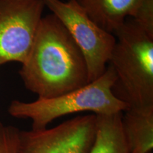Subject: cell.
<instances>
[{"mask_svg":"<svg viewBox=\"0 0 153 153\" xmlns=\"http://www.w3.org/2000/svg\"><path fill=\"white\" fill-rule=\"evenodd\" d=\"M22 65L25 87L38 98L57 97L89 83L85 57L53 14L41 19Z\"/></svg>","mask_w":153,"mask_h":153,"instance_id":"cell-1","label":"cell"},{"mask_svg":"<svg viewBox=\"0 0 153 153\" xmlns=\"http://www.w3.org/2000/svg\"><path fill=\"white\" fill-rule=\"evenodd\" d=\"M114 35L108 65L116 76L114 95L129 108L153 106V36L131 18Z\"/></svg>","mask_w":153,"mask_h":153,"instance_id":"cell-2","label":"cell"},{"mask_svg":"<svg viewBox=\"0 0 153 153\" xmlns=\"http://www.w3.org/2000/svg\"><path fill=\"white\" fill-rule=\"evenodd\" d=\"M115 81L114 71L108 65L102 75L79 89L52 98H38L31 102L13 100L8 112L14 118L31 120L33 130L46 128L57 118L75 113H123L129 106L114 95L112 88Z\"/></svg>","mask_w":153,"mask_h":153,"instance_id":"cell-3","label":"cell"},{"mask_svg":"<svg viewBox=\"0 0 153 153\" xmlns=\"http://www.w3.org/2000/svg\"><path fill=\"white\" fill-rule=\"evenodd\" d=\"M45 7L64 25L83 54L89 82L106 71L116 42L114 34L99 26L88 16L76 0H43Z\"/></svg>","mask_w":153,"mask_h":153,"instance_id":"cell-4","label":"cell"},{"mask_svg":"<svg viewBox=\"0 0 153 153\" xmlns=\"http://www.w3.org/2000/svg\"><path fill=\"white\" fill-rule=\"evenodd\" d=\"M45 7L43 0H0V65L25 60Z\"/></svg>","mask_w":153,"mask_h":153,"instance_id":"cell-5","label":"cell"},{"mask_svg":"<svg viewBox=\"0 0 153 153\" xmlns=\"http://www.w3.org/2000/svg\"><path fill=\"white\" fill-rule=\"evenodd\" d=\"M96 132V114L76 116L52 128L20 131L16 153H89Z\"/></svg>","mask_w":153,"mask_h":153,"instance_id":"cell-6","label":"cell"},{"mask_svg":"<svg viewBox=\"0 0 153 153\" xmlns=\"http://www.w3.org/2000/svg\"><path fill=\"white\" fill-rule=\"evenodd\" d=\"M122 126L128 153L152 152L153 106L125 111Z\"/></svg>","mask_w":153,"mask_h":153,"instance_id":"cell-7","label":"cell"},{"mask_svg":"<svg viewBox=\"0 0 153 153\" xmlns=\"http://www.w3.org/2000/svg\"><path fill=\"white\" fill-rule=\"evenodd\" d=\"M88 16L107 32L114 34L131 16L139 0H76Z\"/></svg>","mask_w":153,"mask_h":153,"instance_id":"cell-8","label":"cell"},{"mask_svg":"<svg viewBox=\"0 0 153 153\" xmlns=\"http://www.w3.org/2000/svg\"><path fill=\"white\" fill-rule=\"evenodd\" d=\"M122 114L96 115L97 132L89 153H128L122 126Z\"/></svg>","mask_w":153,"mask_h":153,"instance_id":"cell-9","label":"cell"},{"mask_svg":"<svg viewBox=\"0 0 153 153\" xmlns=\"http://www.w3.org/2000/svg\"><path fill=\"white\" fill-rule=\"evenodd\" d=\"M130 18L153 36V0H139Z\"/></svg>","mask_w":153,"mask_h":153,"instance_id":"cell-10","label":"cell"},{"mask_svg":"<svg viewBox=\"0 0 153 153\" xmlns=\"http://www.w3.org/2000/svg\"><path fill=\"white\" fill-rule=\"evenodd\" d=\"M20 130L0 122V153H16Z\"/></svg>","mask_w":153,"mask_h":153,"instance_id":"cell-11","label":"cell"},{"mask_svg":"<svg viewBox=\"0 0 153 153\" xmlns=\"http://www.w3.org/2000/svg\"></svg>","mask_w":153,"mask_h":153,"instance_id":"cell-12","label":"cell"}]
</instances>
